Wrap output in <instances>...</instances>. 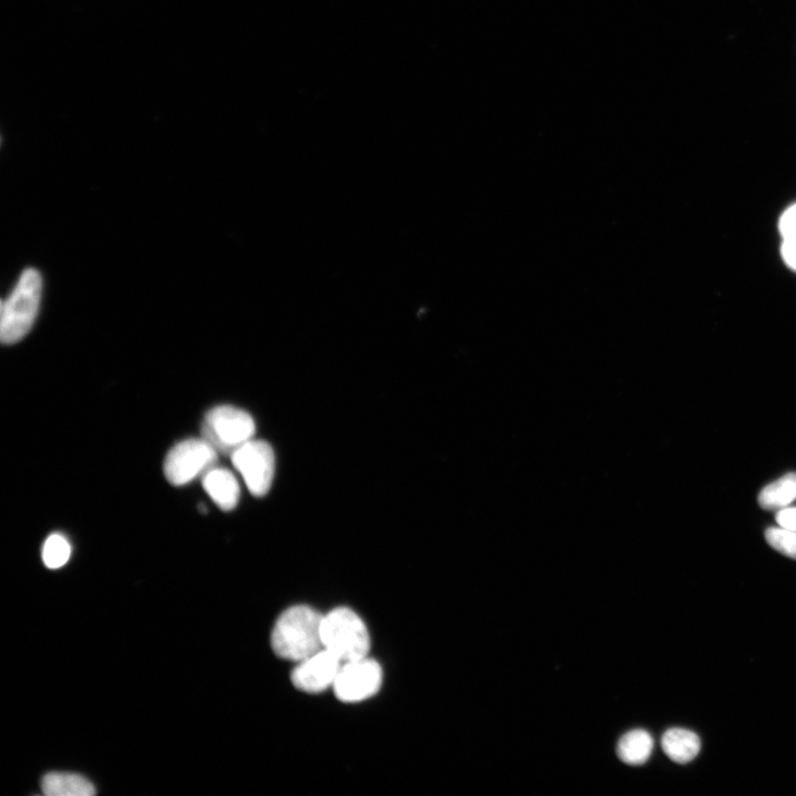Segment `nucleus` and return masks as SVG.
Segmentation results:
<instances>
[{
	"label": "nucleus",
	"instance_id": "9b49d317",
	"mask_svg": "<svg viewBox=\"0 0 796 796\" xmlns=\"http://www.w3.org/2000/svg\"><path fill=\"white\" fill-rule=\"evenodd\" d=\"M662 747L666 756L674 762L685 764L692 761L700 752L699 737L689 730L673 728L667 730L662 739Z\"/></svg>",
	"mask_w": 796,
	"mask_h": 796
},
{
	"label": "nucleus",
	"instance_id": "6e6552de",
	"mask_svg": "<svg viewBox=\"0 0 796 796\" xmlns=\"http://www.w3.org/2000/svg\"><path fill=\"white\" fill-rule=\"evenodd\" d=\"M343 663L323 649L301 661L292 674L294 686L308 693H319L333 687Z\"/></svg>",
	"mask_w": 796,
	"mask_h": 796
},
{
	"label": "nucleus",
	"instance_id": "f257e3e1",
	"mask_svg": "<svg viewBox=\"0 0 796 796\" xmlns=\"http://www.w3.org/2000/svg\"><path fill=\"white\" fill-rule=\"evenodd\" d=\"M322 621L323 616L308 605L289 607L274 627L273 651L278 657L296 663L314 655L323 650Z\"/></svg>",
	"mask_w": 796,
	"mask_h": 796
},
{
	"label": "nucleus",
	"instance_id": "f03ea898",
	"mask_svg": "<svg viewBox=\"0 0 796 796\" xmlns=\"http://www.w3.org/2000/svg\"><path fill=\"white\" fill-rule=\"evenodd\" d=\"M323 649L342 663L366 658L371 640L364 619L347 607H337L323 616L321 627Z\"/></svg>",
	"mask_w": 796,
	"mask_h": 796
},
{
	"label": "nucleus",
	"instance_id": "dca6fc26",
	"mask_svg": "<svg viewBox=\"0 0 796 796\" xmlns=\"http://www.w3.org/2000/svg\"><path fill=\"white\" fill-rule=\"evenodd\" d=\"M783 239L796 238V204L787 209L780 219Z\"/></svg>",
	"mask_w": 796,
	"mask_h": 796
},
{
	"label": "nucleus",
	"instance_id": "1a4fd4ad",
	"mask_svg": "<svg viewBox=\"0 0 796 796\" xmlns=\"http://www.w3.org/2000/svg\"><path fill=\"white\" fill-rule=\"evenodd\" d=\"M203 487L211 499L225 511L238 504L240 487L236 476L226 468H211L203 476Z\"/></svg>",
	"mask_w": 796,
	"mask_h": 796
},
{
	"label": "nucleus",
	"instance_id": "39448f33",
	"mask_svg": "<svg viewBox=\"0 0 796 796\" xmlns=\"http://www.w3.org/2000/svg\"><path fill=\"white\" fill-rule=\"evenodd\" d=\"M256 425L245 411L234 406L211 409L202 426L203 438L217 452H234L253 438Z\"/></svg>",
	"mask_w": 796,
	"mask_h": 796
},
{
	"label": "nucleus",
	"instance_id": "a211bd4d",
	"mask_svg": "<svg viewBox=\"0 0 796 796\" xmlns=\"http://www.w3.org/2000/svg\"><path fill=\"white\" fill-rule=\"evenodd\" d=\"M782 256L788 268L796 272V238L784 239Z\"/></svg>",
	"mask_w": 796,
	"mask_h": 796
},
{
	"label": "nucleus",
	"instance_id": "ddd939ff",
	"mask_svg": "<svg viewBox=\"0 0 796 796\" xmlns=\"http://www.w3.org/2000/svg\"><path fill=\"white\" fill-rule=\"evenodd\" d=\"M796 499V474L791 473L767 486L759 496V504L765 510H782Z\"/></svg>",
	"mask_w": 796,
	"mask_h": 796
},
{
	"label": "nucleus",
	"instance_id": "4468645a",
	"mask_svg": "<svg viewBox=\"0 0 796 796\" xmlns=\"http://www.w3.org/2000/svg\"><path fill=\"white\" fill-rule=\"evenodd\" d=\"M71 546L61 535H51L43 548V561L49 569H59L70 559Z\"/></svg>",
	"mask_w": 796,
	"mask_h": 796
},
{
	"label": "nucleus",
	"instance_id": "f3484780",
	"mask_svg": "<svg viewBox=\"0 0 796 796\" xmlns=\"http://www.w3.org/2000/svg\"><path fill=\"white\" fill-rule=\"evenodd\" d=\"M776 521L781 527L795 531L796 533V508H784L776 514Z\"/></svg>",
	"mask_w": 796,
	"mask_h": 796
},
{
	"label": "nucleus",
	"instance_id": "0eeeda50",
	"mask_svg": "<svg viewBox=\"0 0 796 796\" xmlns=\"http://www.w3.org/2000/svg\"><path fill=\"white\" fill-rule=\"evenodd\" d=\"M383 681L382 667L369 657L343 663L333 685L336 698L356 703L376 696Z\"/></svg>",
	"mask_w": 796,
	"mask_h": 796
},
{
	"label": "nucleus",
	"instance_id": "423d86ee",
	"mask_svg": "<svg viewBox=\"0 0 796 796\" xmlns=\"http://www.w3.org/2000/svg\"><path fill=\"white\" fill-rule=\"evenodd\" d=\"M231 461L251 495L269 494L276 470L275 453L269 442L251 439L231 453Z\"/></svg>",
	"mask_w": 796,
	"mask_h": 796
},
{
	"label": "nucleus",
	"instance_id": "2eb2a0df",
	"mask_svg": "<svg viewBox=\"0 0 796 796\" xmlns=\"http://www.w3.org/2000/svg\"><path fill=\"white\" fill-rule=\"evenodd\" d=\"M767 543L783 556L796 560V533L784 527H770L765 533Z\"/></svg>",
	"mask_w": 796,
	"mask_h": 796
},
{
	"label": "nucleus",
	"instance_id": "9d476101",
	"mask_svg": "<svg viewBox=\"0 0 796 796\" xmlns=\"http://www.w3.org/2000/svg\"><path fill=\"white\" fill-rule=\"evenodd\" d=\"M41 787L48 796H93L95 785L75 773L51 772L44 776Z\"/></svg>",
	"mask_w": 796,
	"mask_h": 796
},
{
	"label": "nucleus",
	"instance_id": "7ed1b4c3",
	"mask_svg": "<svg viewBox=\"0 0 796 796\" xmlns=\"http://www.w3.org/2000/svg\"><path fill=\"white\" fill-rule=\"evenodd\" d=\"M43 280L36 270L23 273L15 289L2 301L0 337L4 344H14L32 330L40 306Z\"/></svg>",
	"mask_w": 796,
	"mask_h": 796
},
{
	"label": "nucleus",
	"instance_id": "20e7f679",
	"mask_svg": "<svg viewBox=\"0 0 796 796\" xmlns=\"http://www.w3.org/2000/svg\"><path fill=\"white\" fill-rule=\"evenodd\" d=\"M216 462V449L204 438H192L169 451L164 462V475L173 486L181 487L204 476Z\"/></svg>",
	"mask_w": 796,
	"mask_h": 796
},
{
	"label": "nucleus",
	"instance_id": "f8f14e48",
	"mask_svg": "<svg viewBox=\"0 0 796 796\" xmlns=\"http://www.w3.org/2000/svg\"><path fill=\"white\" fill-rule=\"evenodd\" d=\"M653 749L654 740L648 732L633 730L619 739L616 752L625 763L642 765L650 759Z\"/></svg>",
	"mask_w": 796,
	"mask_h": 796
}]
</instances>
